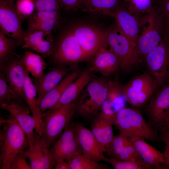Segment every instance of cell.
I'll return each instance as SVG.
<instances>
[{
	"mask_svg": "<svg viewBox=\"0 0 169 169\" xmlns=\"http://www.w3.org/2000/svg\"><path fill=\"white\" fill-rule=\"evenodd\" d=\"M107 47L101 48L95 54L92 65L89 68L90 72H98L107 76L120 69L117 57L109 48L107 49Z\"/></svg>",
	"mask_w": 169,
	"mask_h": 169,
	"instance_id": "cb8c5ba5",
	"label": "cell"
},
{
	"mask_svg": "<svg viewBox=\"0 0 169 169\" xmlns=\"http://www.w3.org/2000/svg\"><path fill=\"white\" fill-rule=\"evenodd\" d=\"M68 72L69 69L66 67L58 66L44 74L40 78L32 79L37 90V101L39 107L44 96L61 81L68 74Z\"/></svg>",
	"mask_w": 169,
	"mask_h": 169,
	"instance_id": "44dd1931",
	"label": "cell"
},
{
	"mask_svg": "<svg viewBox=\"0 0 169 169\" xmlns=\"http://www.w3.org/2000/svg\"><path fill=\"white\" fill-rule=\"evenodd\" d=\"M105 149V153L110 157L117 160L134 161H143L129 137L120 134L114 136Z\"/></svg>",
	"mask_w": 169,
	"mask_h": 169,
	"instance_id": "d6986e66",
	"label": "cell"
},
{
	"mask_svg": "<svg viewBox=\"0 0 169 169\" xmlns=\"http://www.w3.org/2000/svg\"><path fill=\"white\" fill-rule=\"evenodd\" d=\"M59 11H36L28 18L27 33L37 30L52 32L60 25Z\"/></svg>",
	"mask_w": 169,
	"mask_h": 169,
	"instance_id": "7402d4cb",
	"label": "cell"
},
{
	"mask_svg": "<svg viewBox=\"0 0 169 169\" xmlns=\"http://www.w3.org/2000/svg\"><path fill=\"white\" fill-rule=\"evenodd\" d=\"M80 71L74 70L68 74L42 99L39 105L42 114L54 105L59 100L68 86L79 76Z\"/></svg>",
	"mask_w": 169,
	"mask_h": 169,
	"instance_id": "83f0119b",
	"label": "cell"
},
{
	"mask_svg": "<svg viewBox=\"0 0 169 169\" xmlns=\"http://www.w3.org/2000/svg\"><path fill=\"white\" fill-rule=\"evenodd\" d=\"M156 0H122V4L130 13L141 17L154 10Z\"/></svg>",
	"mask_w": 169,
	"mask_h": 169,
	"instance_id": "4dcf8cb0",
	"label": "cell"
},
{
	"mask_svg": "<svg viewBox=\"0 0 169 169\" xmlns=\"http://www.w3.org/2000/svg\"><path fill=\"white\" fill-rule=\"evenodd\" d=\"M143 107L151 125L159 134L166 131L169 119V75Z\"/></svg>",
	"mask_w": 169,
	"mask_h": 169,
	"instance_id": "8992f818",
	"label": "cell"
},
{
	"mask_svg": "<svg viewBox=\"0 0 169 169\" xmlns=\"http://www.w3.org/2000/svg\"><path fill=\"white\" fill-rule=\"evenodd\" d=\"M21 59L26 70L34 79L43 75L47 64L41 56L27 50L21 56Z\"/></svg>",
	"mask_w": 169,
	"mask_h": 169,
	"instance_id": "f1b7e54d",
	"label": "cell"
},
{
	"mask_svg": "<svg viewBox=\"0 0 169 169\" xmlns=\"http://www.w3.org/2000/svg\"><path fill=\"white\" fill-rule=\"evenodd\" d=\"M109 48L117 57L120 69L125 73L132 71L142 61L136 43L122 34L116 25L106 31Z\"/></svg>",
	"mask_w": 169,
	"mask_h": 169,
	"instance_id": "277c9868",
	"label": "cell"
},
{
	"mask_svg": "<svg viewBox=\"0 0 169 169\" xmlns=\"http://www.w3.org/2000/svg\"><path fill=\"white\" fill-rule=\"evenodd\" d=\"M0 107L16 120L28 140V148L32 147L34 141V130L36 121L33 116L30 115L31 111L29 107L23 103L16 101L0 104Z\"/></svg>",
	"mask_w": 169,
	"mask_h": 169,
	"instance_id": "5bb4252c",
	"label": "cell"
},
{
	"mask_svg": "<svg viewBox=\"0 0 169 169\" xmlns=\"http://www.w3.org/2000/svg\"><path fill=\"white\" fill-rule=\"evenodd\" d=\"M158 87L155 79L149 72L137 75L123 86L126 101L132 107H143Z\"/></svg>",
	"mask_w": 169,
	"mask_h": 169,
	"instance_id": "9c48e42d",
	"label": "cell"
},
{
	"mask_svg": "<svg viewBox=\"0 0 169 169\" xmlns=\"http://www.w3.org/2000/svg\"><path fill=\"white\" fill-rule=\"evenodd\" d=\"M54 44L52 32L37 30L25 33L21 46L22 49L34 51L46 58L50 56Z\"/></svg>",
	"mask_w": 169,
	"mask_h": 169,
	"instance_id": "ac0fdd59",
	"label": "cell"
},
{
	"mask_svg": "<svg viewBox=\"0 0 169 169\" xmlns=\"http://www.w3.org/2000/svg\"><path fill=\"white\" fill-rule=\"evenodd\" d=\"M62 8L68 11L81 8L82 0H60Z\"/></svg>",
	"mask_w": 169,
	"mask_h": 169,
	"instance_id": "b9f144b4",
	"label": "cell"
},
{
	"mask_svg": "<svg viewBox=\"0 0 169 169\" xmlns=\"http://www.w3.org/2000/svg\"><path fill=\"white\" fill-rule=\"evenodd\" d=\"M19 42L9 37L0 31V68L2 69L7 60L15 53Z\"/></svg>",
	"mask_w": 169,
	"mask_h": 169,
	"instance_id": "1f68e13d",
	"label": "cell"
},
{
	"mask_svg": "<svg viewBox=\"0 0 169 169\" xmlns=\"http://www.w3.org/2000/svg\"><path fill=\"white\" fill-rule=\"evenodd\" d=\"M29 74L26 70L24 87L25 102L36 120L35 132L40 135L43 126L42 114L38 104L37 90Z\"/></svg>",
	"mask_w": 169,
	"mask_h": 169,
	"instance_id": "4316f807",
	"label": "cell"
},
{
	"mask_svg": "<svg viewBox=\"0 0 169 169\" xmlns=\"http://www.w3.org/2000/svg\"><path fill=\"white\" fill-rule=\"evenodd\" d=\"M2 69L8 83L23 102H25L24 92L25 69L21 56L15 53L6 62Z\"/></svg>",
	"mask_w": 169,
	"mask_h": 169,
	"instance_id": "2e32d148",
	"label": "cell"
},
{
	"mask_svg": "<svg viewBox=\"0 0 169 169\" xmlns=\"http://www.w3.org/2000/svg\"><path fill=\"white\" fill-rule=\"evenodd\" d=\"M102 112L109 116H114L118 112L112 102L106 99L101 108Z\"/></svg>",
	"mask_w": 169,
	"mask_h": 169,
	"instance_id": "7bdbcfd3",
	"label": "cell"
},
{
	"mask_svg": "<svg viewBox=\"0 0 169 169\" xmlns=\"http://www.w3.org/2000/svg\"><path fill=\"white\" fill-rule=\"evenodd\" d=\"M149 72L159 86L169 75V33L145 57Z\"/></svg>",
	"mask_w": 169,
	"mask_h": 169,
	"instance_id": "8fae6325",
	"label": "cell"
},
{
	"mask_svg": "<svg viewBox=\"0 0 169 169\" xmlns=\"http://www.w3.org/2000/svg\"><path fill=\"white\" fill-rule=\"evenodd\" d=\"M49 150L56 163L58 160H67L82 154L76 137L75 123H69Z\"/></svg>",
	"mask_w": 169,
	"mask_h": 169,
	"instance_id": "4fadbf2b",
	"label": "cell"
},
{
	"mask_svg": "<svg viewBox=\"0 0 169 169\" xmlns=\"http://www.w3.org/2000/svg\"><path fill=\"white\" fill-rule=\"evenodd\" d=\"M70 169H107L108 166L99 163L88 158L83 154L66 160Z\"/></svg>",
	"mask_w": 169,
	"mask_h": 169,
	"instance_id": "836d02e7",
	"label": "cell"
},
{
	"mask_svg": "<svg viewBox=\"0 0 169 169\" xmlns=\"http://www.w3.org/2000/svg\"><path fill=\"white\" fill-rule=\"evenodd\" d=\"M14 0H0V31L18 41L21 45L25 35L22 21L24 18L18 13Z\"/></svg>",
	"mask_w": 169,
	"mask_h": 169,
	"instance_id": "7c38bea8",
	"label": "cell"
},
{
	"mask_svg": "<svg viewBox=\"0 0 169 169\" xmlns=\"http://www.w3.org/2000/svg\"><path fill=\"white\" fill-rule=\"evenodd\" d=\"M0 169H11L12 161L18 153L28 149V140L16 120L9 115L0 117Z\"/></svg>",
	"mask_w": 169,
	"mask_h": 169,
	"instance_id": "6da1fadb",
	"label": "cell"
},
{
	"mask_svg": "<svg viewBox=\"0 0 169 169\" xmlns=\"http://www.w3.org/2000/svg\"><path fill=\"white\" fill-rule=\"evenodd\" d=\"M114 125L119 134L129 137H139L156 142L159 133L146 121L137 108L125 107L113 117Z\"/></svg>",
	"mask_w": 169,
	"mask_h": 169,
	"instance_id": "7a4b0ae2",
	"label": "cell"
},
{
	"mask_svg": "<svg viewBox=\"0 0 169 169\" xmlns=\"http://www.w3.org/2000/svg\"><path fill=\"white\" fill-rule=\"evenodd\" d=\"M16 101L23 103L9 84L5 75L2 69L0 72V103L9 104Z\"/></svg>",
	"mask_w": 169,
	"mask_h": 169,
	"instance_id": "e575fe53",
	"label": "cell"
},
{
	"mask_svg": "<svg viewBox=\"0 0 169 169\" xmlns=\"http://www.w3.org/2000/svg\"><path fill=\"white\" fill-rule=\"evenodd\" d=\"M154 9L161 17L165 33H169V0H156Z\"/></svg>",
	"mask_w": 169,
	"mask_h": 169,
	"instance_id": "8d00e7d4",
	"label": "cell"
},
{
	"mask_svg": "<svg viewBox=\"0 0 169 169\" xmlns=\"http://www.w3.org/2000/svg\"><path fill=\"white\" fill-rule=\"evenodd\" d=\"M75 130L82 154L96 162H106L108 157L104 155L106 149L97 140L91 130L80 123H75Z\"/></svg>",
	"mask_w": 169,
	"mask_h": 169,
	"instance_id": "9a60e30c",
	"label": "cell"
},
{
	"mask_svg": "<svg viewBox=\"0 0 169 169\" xmlns=\"http://www.w3.org/2000/svg\"><path fill=\"white\" fill-rule=\"evenodd\" d=\"M36 11H59L62 8L60 0H33Z\"/></svg>",
	"mask_w": 169,
	"mask_h": 169,
	"instance_id": "74e56055",
	"label": "cell"
},
{
	"mask_svg": "<svg viewBox=\"0 0 169 169\" xmlns=\"http://www.w3.org/2000/svg\"><path fill=\"white\" fill-rule=\"evenodd\" d=\"M50 56L53 63L58 66H63L89 59L66 26L63 28L57 38L54 39Z\"/></svg>",
	"mask_w": 169,
	"mask_h": 169,
	"instance_id": "52a82bcc",
	"label": "cell"
},
{
	"mask_svg": "<svg viewBox=\"0 0 169 169\" xmlns=\"http://www.w3.org/2000/svg\"><path fill=\"white\" fill-rule=\"evenodd\" d=\"M34 140L32 146L24 151L32 169H54L55 162L51 155L49 149L43 145L40 135L35 132Z\"/></svg>",
	"mask_w": 169,
	"mask_h": 169,
	"instance_id": "ffe728a7",
	"label": "cell"
},
{
	"mask_svg": "<svg viewBox=\"0 0 169 169\" xmlns=\"http://www.w3.org/2000/svg\"><path fill=\"white\" fill-rule=\"evenodd\" d=\"M115 20L119 31L136 43L142 26V18L130 13L121 4L108 15Z\"/></svg>",
	"mask_w": 169,
	"mask_h": 169,
	"instance_id": "e0dca14e",
	"label": "cell"
},
{
	"mask_svg": "<svg viewBox=\"0 0 169 169\" xmlns=\"http://www.w3.org/2000/svg\"><path fill=\"white\" fill-rule=\"evenodd\" d=\"M75 37L89 59L100 49L107 47L106 31L91 24L83 23L66 26Z\"/></svg>",
	"mask_w": 169,
	"mask_h": 169,
	"instance_id": "30bf717a",
	"label": "cell"
},
{
	"mask_svg": "<svg viewBox=\"0 0 169 169\" xmlns=\"http://www.w3.org/2000/svg\"><path fill=\"white\" fill-rule=\"evenodd\" d=\"M113 117L101 112L91 119V131L97 140L105 149L114 136L113 128Z\"/></svg>",
	"mask_w": 169,
	"mask_h": 169,
	"instance_id": "603a6c76",
	"label": "cell"
},
{
	"mask_svg": "<svg viewBox=\"0 0 169 169\" xmlns=\"http://www.w3.org/2000/svg\"><path fill=\"white\" fill-rule=\"evenodd\" d=\"M91 72L89 69H84L76 80L68 86L57 103L49 110L68 105L77 100L82 90L91 80Z\"/></svg>",
	"mask_w": 169,
	"mask_h": 169,
	"instance_id": "d4e9b609",
	"label": "cell"
},
{
	"mask_svg": "<svg viewBox=\"0 0 169 169\" xmlns=\"http://www.w3.org/2000/svg\"><path fill=\"white\" fill-rule=\"evenodd\" d=\"M106 162L115 169H151L153 168L144 161H130L108 158Z\"/></svg>",
	"mask_w": 169,
	"mask_h": 169,
	"instance_id": "d590c367",
	"label": "cell"
},
{
	"mask_svg": "<svg viewBox=\"0 0 169 169\" xmlns=\"http://www.w3.org/2000/svg\"><path fill=\"white\" fill-rule=\"evenodd\" d=\"M141 30L136 44L142 61L146 55L160 43L166 33L161 17L154 9L150 13L142 17Z\"/></svg>",
	"mask_w": 169,
	"mask_h": 169,
	"instance_id": "ba28073f",
	"label": "cell"
},
{
	"mask_svg": "<svg viewBox=\"0 0 169 169\" xmlns=\"http://www.w3.org/2000/svg\"><path fill=\"white\" fill-rule=\"evenodd\" d=\"M159 140L165 145L163 152L164 161L161 169H169V132L165 131L159 134Z\"/></svg>",
	"mask_w": 169,
	"mask_h": 169,
	"instance_id": "60d3db41",
	"label": "cell"
},
{
	"mask_svg": "<svg viewBox=\"0 0 169 169\" xmlns=\"http://www.w3.org/2000/svg\"><path fill=\"white\" fill-rule=\"evenodd\" d=\"M24 151L18 153L14 158L11 163V169H32L27 162L28 158Z\"/></svg>",
	"mask_w": 169,
	"mask_h": 169,
	"instance_id": "ab89813d",
	"label": "cell"
},
{
	"mask_svg": "<svg viewBox=\"0 0 169 169\" xmlns=\"http://www.w3.org/2000/svg\"><path fill=\"white\" fill-rule=\"evenodd\" d=\"M123 86L118 82L108 81V89L106 99L113 103L118 111L125 107L127 101L123 92Z\"/></svg>",
	"mask_w": 169,
	"mask_h": 169,
	"instance_id": "d6a6232c",
	"label": "cell"
},
{
	"mask_svg": "<svg viewBox=\"0 0 169 169\" xmlns=\"http://www.w3.org/2000/svg\"><path fill=\"white\" fill-rule=\"evenodd\" d=\"M108 89V81L100 78L91 80L78 98L75 112L83 118L91 119L101 110Z\"/></svg>",
	"mask_w": 169,
	"mask_h": 169,
	"instance_id": "5b68a950",
	"label": "cell"
},
{
	"mask_svg": "<svg viewBox=\"0 0 169 169\" xmlns=\"http://www.w3.org/2000/svg\"><path fill=\"white\" fill-rule=\"evenodd\" d=\"M122 3V0H82L81 8L85 11L109 15Z\"/></svg>",
	"mask_w": 169,
	"mask_h": 169,
	"instance_id": "f546056e",
	"label": "cell"
},
{
	"mask_svg": "<svg viewBox=\"0 0 169 169\" xmlns=\"http://www.w3.org/2000/svg\"><path fill=\"white\" fill-rule=\"evenodd\" d=\"M54 169H70L69 164L65 160H58L54 167Z\"/></svg>",
	"mask_w": 169,
	"mask_h": 169,
	"instance_id": "ee69618b",
	"label": "cell"
},
{
	"mask_svg": "<svg viewBox=\"0 0 169 169\" xmlns=\"http://www.w3.org/2000/svg\"><path fill=\"white\" fill-rule=\"evenodd\" d=\"M78 99L68 105L49 110L42 114L40 139L46 148L50 149L70 122L75 112Z\"/></svg>",
	"mask_w": 169,
	"mask_h": 169,
	"instance_id": "3957f363",
	"label": "cell"
},
{
	"mask_svg": "<svg viewBox=\"0 0 169 169\" xmlns=\"http://www.w3.org/2000/svg\"><path fill=\"white\" fill-rule=\"evenodd\" d=\"M129 138L145 162L153 168L161 169L164 161L163 152L149 145L143 138L139 137Z\"/></svg>",
	"mask_w": 169,
	"mask_h": 169,
	"instance_id": "484cf974",
	"label": "cell"
},
{
	"mask_svg": "<svg viewBox=\"0 0 169 169\" xmlns=\"http://www.w3.org/2000/svg\"><path fill=\"white\" fill-rule=\"evenodd\" d=\"M16 5L18 12L24 19L30 16L35 9L33 0H18Z\"/></svg>",
	"mask_w": 169,
	"mask_h": 169,
	"instance_id": "f35d334b",
	"label": "cell"
}]
</instances>
